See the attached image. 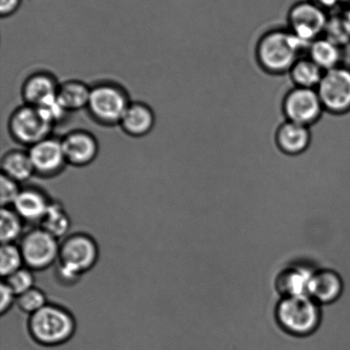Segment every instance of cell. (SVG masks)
<instances>
[{
	"instance_id": "cell-1",
	"label": "cell",
	"mask_w": 350,
	"mask_h": 350,
	"mask_svg": "<svg viewBox=\"0 0 350 350\" xmlns=\"http://www.w3.org/2000/svg\"><path fill=\"white\" fill-rule=\"evenodd\" d=\"M308 48L287 27H274L257 40L255 56L257 64L266 73L281 75L288 74Z\"/></svg>"
},
{
	"instance_id": "cell-2",
	"label": "cell",
	"mask_w": 350,
	"mask_h": 350,
	"mask_svg": "<svg viewBox=\"0 0 350 350\" xmlns=\"http://www.w3.org/2000/svg\"><path fill=\"white\" fill-rule=\"evenodd\" d=\"M100 250L96 239L87 232L68 233L60 240L56 277L64 286H73L97 265Z\"/></svg>"
},
{
	"instance_id": "cell-3",
	"label": "cell",
	"mask_w": 350,
	"mask_h": 350,
	"mask_svg": "<svg viewBox=\"0 0 350 350\" xmlns=\"http://www.w3.org/2000/svg\"><path fill=\"white\" fill-rule=\"evenodd\" d=\"M77 323L74 314L63 305L48 303L27 318V331L36 344L56 347L74 337Z\"/></svg>"
},
{
	"instance_id": "cell-4",
	"label": "cell",
	"mask_w": 350,
	"mask_h": 350,
	"mask_svg": "<svg viewBox=\"0 0 350 350\" xmlns=\"http://www.w3.org/2000/svg\"><path fill=\"white\" fill-rule=\"evenodd\" d=\"M275 318L286 334L297 338L308 337L320 327V304L308 296L281 298L275 308Z\"/></svg>"
},
{
	"instance_id": "cell-5",
	"label": "cell",
	"mask_w": 350,
	"mask_h": 350,
	"mask_svg": "<svg viewBox=\"0 0 350 350\" xmlns=\"http://www.w3.org/2000/svg\"><path fill=\"white\" fill-rule=\"evenodd\" d=\"M130 103L124 88L115 82H104L91 87L87 109L94 121L102 125L113 126L121 122Z\"/></svg>"
},
{
	"instance_id": "cell-6",
	"label": "cell",
	"mask_w": 350,
	"mask_h": 350,
	"mask_svg": "<svg viewBox=\"0 0 350 350\" xmlns=\"http://www.w3.org/2000/svg\"><path fill=\"white\" fill-rule=\"evenodd\" d=\"M18 245L24 266L33 272H41L56 265L60 240L36 225L23 233Z\"/></svg>"
},
{
	"instance_id": "cell-7",
	"label": "cell",
	"mask_w": 350,
	"mask_h": 350,
	"mask_svg": "<svg viewBox=\"0 0 350 350\" xmlns=\"http://www.w3.org/2000/svg\"><path fill=\"white\" fill-rule=\"evenodd\" d=\"M8 128L16 142L30 147L51 136L54 125L39 108L24 104L10 115Z\"/></svg>"
},
{
	"instance_id": "cell-8",
	"label": "cell",
	"mask_w": 350,
	"mask_h": 350,
	"mask_svg": "<svg viewBox=\"0 0 350 350\" xmlns=\"http://www.w3.org/2000/svg\"><path fill=\"white\" fill-rule=\"evenodd\" d=\"M329 16L312 0L295 3L287 14V29L308 47L324 36Z\"/></svg>"
},
{
	"instance_id": "cell-9",
	"label": "cell",
	"mask_w": 350,
	"mask_h": 350,
	"mask_svg": "<svg viewBox=\"0 0 350 350\" xmlns=\"http://www.w3.org/2000/svg\"><path fill=\"white\" fill-rule=\"evenodd\" d=\"M317 91L325 112L336 116L350 112V66L342 64L325 71Z\"/></svg>"
},
{
	"instance_id": "cell-10",
	"label": "cell",
	"mask_w": 350,
	"mask_h": 350,
	"mask_svg": "<svg viewBox=\"0 0 350 350\" xmlns=\"http://www.w3.org/2000/svg\"><path fill=\"white\" fill-rule=\"evenodd\" d=\"M282 112L287 121L311 127L320 121L325 108L317 89L294 87L284 96Z\"/></svg>"
},
{
	"instance_id": "cell-11",
	"label": "cell",
	"mask_w": 350,
	"mask_h": 350,
	"mask_svg": "<svg viewBox=\"0 0 350 350\" xmlns=\"http://www.w3.org/2000/svg\"><path fill=\"white\" fill-rule=\"evenodd\" d=\"M27 152L36 176L43 178L57 177L68 164L61 139L47 137L29 147Z\"/></svg>"
},
{
	"instance_id": "cell-12",
	"label": "cell",
	"mask_w": 350,
	"mask_h": 350,
	"mask_svg": "<svg viewBox=\"0 0 350 350\" xmlns=\"http://www.w3.org/2000/svg\"><path fill=\"white\" fill-rule=\"evenodd\" d=\"M68 164L84 167L92 164L98 154L97 138L84 129L73 130L61 139Z\"/></svg>"
},
{
	"instance_id": "cell-13",
	"label": "cell",
	"mask_w": 350,
	"mask_h": 350,
	"mask_svg": "<svg viewBox=\"0 0 350 350\" xmlns=\"http://www.w3.org/2000/svg\"><path fill=\"white\" fill-rule=\"evenodd\" d=\"M53 201L42 188L29 185L22 187L12 208L25 223L39 225Z\"/></svg>"
},
{
	"instance_id": "cell-14",
	"label": "cell",
	"mask_w": 350,
	"mask_h": 350,
	"mask_svg": "<svg viewBox=\"0 0 350 350\" xmlns=\"http://www.w3.org/2000/svg\"><path fill=\"white\" fill-rule=\"evenodd\" d=\"M274 140L281 153L288 156L300 155L306 152L310 147V127L286 120L278 127Z\"/></svg>"
},
{
	"instance_id": "cell-15",
	"label": "cell",
	"mask_w": 350,
	"mask_h": 350,
	"mask_svg": "<svg viewBox=\"0 0 350 350\" xmlns=\"http://www.w3.org/2000/svg\"><path fill=\"white\" fill-rule=\"evenodd\" d=\"M57 79L53 74L40 71L29 75L24 82L22 96L24 104L40 108L57 99Z\"/></svg>"
},
{
	"instance_id": "cell-16",
	"label": "cell",
	"mask_w": 350,
	"mask_h": 350,
	"mask_svg": "<svg viewBox=\"0 0 350 350\" xmlns=\"http://www.w3.org/2000/svg\"><path fill=\"white\" fill-rule=\"evenodd\" d=\"M344 290V280L338 273L328 269L314 271L308 296L320 305L330 304L342 297Z\"/></svg>"
},
{
	"instance_id": "cell-17",
	"label": "cell",
	"mask_w": 350,
	"mask_h": 350,
	"mask_svg": "<svg viewBox=\"0 0 350 350\" xmlns=\"http://www.w3.org/2000/svg\"><path fill=\"white\" fill-rule=\"evenodd\" d=\"M314 271L303 265L288 266L281 271L275 287L281 297L308 296V286Z\"/></svg>"
},
{
	"instance_id": "cell-18",
	"label": "cell",
	"mask_w": 350,
	"mask_h": 350,
	"mask_svg": "<svg viewBox=\"0 0 350 350\" xmlns=\"http://www.w3.org/2000/svg\"><path fill=\"white\" fill-rule=\"evenodd\" d=\"M155 122V113L150 106L136 101L130 103L119 125L129 136L142 137L152 132Z\"/></svg>"
},
{
	"instance_id": "cell-19",
	"label": "cell",
	"mask_w": 350,
	"mask_h": 350,
	"mask_svg": "<svg viewBox=\"0 0 350 350\" xmlns=\"http://www.w3.org/2000/svg\"><path fill=\"white\" fill-rule=\"evenodd\" d=\"M307 56L322 70L327 71L345 64V47L327 37L321 36L310 45Z\"/></svg>"
},
{
	"instance_id": "cell-20",
	"label": "cell",
	"mask_w": 350,
	"mask_h": 350,
	"mask_svg": "<svg viewBox=\"0 0 350 350\" xmlns=\"http://www.w3.org/2000/svg\"><path fill=\"white\" fill-rule=\"evenodd\" d=\"M1 174L17 183H25L36 175L29 152L13 149L5 153L1 160Z\"/></svg>"
},
{
	"instance_id": "cell-21",
	"label": "cell",
	"mask_w": 350,
	"mask_h": 350,
	"mask_svg": "<svg viewBox=\"0 0 350 350\" xmlns=\"http://www.w3.org/2000/svg\"><path fill=\"white\" fill-rule=\"evenodd\" d=\"M90 95L91 87L85 82L70 80L59 84L57 98L65 111L71 112L87 109Z\"/></svg>"
},
{
	"instance_id": "cell-22",
	"label": "cell",
	"mask_w": 350,
	"mask_h": 350,
	"mask_svg": "<svg viewBox=\"0 0 350 350\" xmlns=\"http://www.w3.org/2000/svg\"><path fill=\"white\" fill-rule=\"evenodd\" d=\"M325 71L307 55L295 62L288 75L294 87L317 89Z\"/></svg>"
},
{
	"instance_id": "cell-23",
	"label": "cell",
	"mask_w": 350,
	"mask_h": 350,
	"mask_svg": "<svg viewBox=\"0 0 350 350\" xmlns=\"http://www.w3.org/2000/svg\"><path fill=\"white\" fill-rule=\"evenodd\" d=\"M39 226L58 240L63 239L70 233V214L60 201L53 200Z\"/></svg>"
},
{
	"instance_id": "cell-24",
	"label": "cell",
	"mask_w": 350,
	"mask_h": 350,
	"mask_svg": "<svg viewBox=\"0 0 350 350\" xmlns=\"http://www.w3.org/2000/svg\"><path fill=\"white\" fill-rule=\"evenodd\" d=\"M25 221L12 207L1 208L0 212V240L3 243H16L22 238Z\"/></svg>"
},
{
	"instance_id": "cell-25",
	"label": "cell",
	"mask_w": 350,
	"mask_h": 350,
	"mask_svg": "<svg viewBox=\"0 0 350 350\" xmlns=\"http://www.w3.org/2000/svg\"><path fill=\"white\" fill-rule=\"evenodd\" d=\"M24 266L22 252L17 243H3L0 249V274L8 277Z\"/></svg>"
},
{
	"instance_id": "cell-26",
	"label": "cell",
	"mask_w": 350,
	"mask_h": 350,
	"mask_svg": "<svg viewBox=\"0 0 350 350\" xmlns=\"http://www.w3.org/2000/svg\"><path fill=\"white\" fill-rule=\"evenodd\" d=\"M49 303L46 293L34 286L16 297V306L21 312L30 316Z\"/></svg>"
},
{
	"instance_id": "cell-27",
	"label": "cell",
	"mask_w": 350,
	"mask_h": 350,
	"mask_svg": "<svg viewBox=\"0 0 350 350\" xmlns=\"http://www.w3.org/2000/svg\"><path fill=\"white\" fill-rule=\"evenodd\" d=\"M3 282H5L17 297L36 286V277L33 271L23 266L3 279Z\"/></svg>"
},
{
	"instance_id": "cell-28",
	"label": "cell",
	"mask_w": 350,
	"mask_h": 350,
	"mask_svg": "<svg viewBox=\"0 0 350 350\" xmlns=\"http://www.w3.org/2000/svg\"><path fill=\"white\" fill-rule=\"evenodd\" d=\"M323 36L345 48L350 43V32L342 14L335 17L329 16Z\"/></svg>"
},
{
	"instance_id": "cell-29",
	"label": "cell",
	"mask_w": 350,
	"mask_h": 350,
	"mask_svg": "<svg viewBox=\"0 0 350 350\" xmlns=\"http://www.w3.org/2000/svg\"><path fill=\"white\" fill-rule=\"evenodd\" d=\"M21 190H22V186H20L19 183L1 174V176H0V203H1V208L12 207Z\"/></svg>"
},
{
	"instance_id": "cell-30",
	"label": "cell",
	"mask_w": 350,
	"mask_h": 350,
	"mask_svg": "<svg viewBox=\"0 0 350 350\" xmlns=\"http://www.w3.org/2000/svg\"><path fill=\"white\" fill-rule=\"evenodd\" d=\"M16 295L2 281L0 286V314L2 316L12 310L14 305H16Z\"/></svg>"
},
{
	"instance_id": "cell-31",
	"label": "cell",
	"mask_w": 350,
	"mask_h": 350,
	"mask_svg": "<svg viewBox=\"0 0 350 350\" xmlns=\"http://www.w3.org/2000/svg\"><path fill=\"white\" fill-rule=\"evenodd\" d=\"M21 0H0V13L2 16H8L16 12Z\"/></svg>"
},
{
	"instance_id": "cell-32",
	"label": "cell",
	"mask_w": 350,
	"mask_h": 350,
	"mask_svg": "<svg viewBox=\"0 0 350 350\" xmlns=\"http://www.w3.org/2000/svg\"><path fill=\"white\" fill-rule=\"evenodd\" d=\"M325 10H332L338 5H344V0H312Z\"/></svg>"
},
{
	"instance_id": "cell-33",
	"label": "cell",
	"mask_w": 350,
	"mask_h": 350,
	"mask_svg": "<svg viewBox=\"0 0 350 350\" xmlns=\"http://www.w3.org/2000/svg\"><path fill=\"white\" fill-rule=\"evenodd\" d=\"M342 16H344L346 25H347L350 32V8H347V10H346V12L342 13Z\"/></svg>"
},
{
	"instance_id": "cell-34",
	"label": "cell",
	"mask_w": 350,
	"mask_h": 350,
	"mask_svg": "<svg viewBox=\"0 0 350 350\" xmlns=\"http://www.w3.org/2000/svg\"><path fill=\"white\" fill-rule=\"evenodd\" d=\"M344 5L347 6V8H350V0H344Z\"/></svg>"
}]
</instances>
